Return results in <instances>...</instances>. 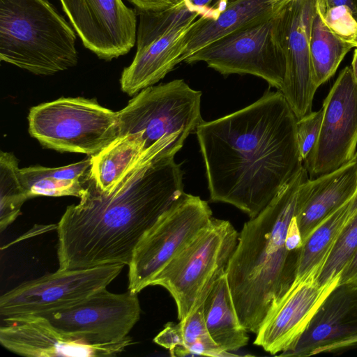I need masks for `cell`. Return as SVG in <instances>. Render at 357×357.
<instances>
[{"label":"cell","instance_id":"1","mask_svg":"<svg viewBox=\"0 0 357 357\" xmlns=\"http://www.w3.org/2000/svg\"><path fill=\"white\" fill-rule=\"evenodd\" d=\"M293 110L267 91L256 102L211 121L196 134L211 202L258 215L303 165Z\"/></svg>","mask_w":357,"mask_h":357},{"label":"cell","instance_id":"2","mask_svg":"<svg viewBox=\"0 0 357 357\" xmlns=\"http://www.w3.org/2000/svg\"><path fill=\"white\" fill-rule=\"evenodd\" d=\"M184 193L181 165L160 149L149 151L109 192L91 176L58 222L59 269L128 265L144 233Z\"/></svg>","mask_w":357,"mask_h":357},{"label":"cell","instance_id":"3","mask_svg":"<svg viewBox=\"0 0 357 357\" xmlns=\"http://www.w3.org/2000/svg\"><path fill=\"white\" fill-rule=\"evenodd\" d=\"M303 165L271 202L246 222L226 273L242 326L257 333L295 278L298 252L285 244L289 225L303 202Z\"/></svg>","mask_w":357,"mask_h":357},{"label":"cell","instance_id":"4","mask_svg":"<svg viewBox=\"0 0 357 357\" xmlns=\"http://www.w3.org/2000/svg\"><path fill=\"white\" fill-rule=\"evenodd\" d=\"M76 32L49 0H0V60L38 75L75 66Z\"/></svg>","mask_w":357,"mask_h":357},{"label":"cell","instance_id":"5","mask_svg":"<svg viewBox=\"0 0 357 357\" xmlns=\"http://www.w3.org/2000/svg\"><path fill=\"white\" fill-rule=\"evenodd\" d=\"M201 97L183 79L145 88L117 112L119 136L135 135L146 151L161 148L175 155L204 121Z\"/></svg>","mask_w":357,"mask_h":357},{"label":"cell","instance_id":"6","mask_svg":"<svg viewBox=\"0 0 357 357\" xmlns=\"http://www.w3.org/2000/svg\"><path fill=\"white\" fill-rule=\"evenodd\" d=\"M238 236L229 221L212 218L153 280L151 286H162L173 297L179 321L204 303L226 273Z\"/></svg>","mask_w":357,"mask_h":357},{"label":"cell","instance_id":"7","mask_svg":"<svg viewBox=\"0 0 357 357\" xmlns=\"http://www.w3.org/2000/svg\"><path fill=\"white\" fill-rule=\"evenodd\" d=\"M29 131L42 145L93 155L119 136L117 112L94 99L60 98L31 108Z\"/></svg>","mask_w":357,"mask_h":357},{"label":"cell","instance_id":"8","mask_svg":"<svg viewBox=\"0 0 357 357\" xmlns=\"http://www.w3.org/2000/svg\"><path fill=\"white\" fill-rule=\"evenodd\" d=\"M284 4L268 19L206 45L184 62L204 61L225 75H252L280 90L286 73L280 34V12Z\"/></svg>","mask_w":357,"mask_h":357},{"label":"cell","instance_id":"9","mask_svg":"<svg viewBox=\"0 0 357 357\" xmlns=\"http://www.w3.org/2000/svg\"><path fill=\"white\" fill-rule=\"evenodd\" d=\"M212 211L198 196L184 193L144 233L128 264V291L138 294L208 224Z\"/></svg>","mask_w":357,"mask_h":357},{"label":"cell","instance_id":"10","mask_svg":"<svg viewBox=\"0 0 357 357\" xmlns=\"http://www.w3.org/2000/svg\"><path fill=\"white\" fill-rule=\"evenodd\" d=\"M125 266L112 264L87 268L58 269L26 281L1 296V317L41 315L68 307L105 289Z\"/></svg>","mask_w":357,"mask_h":357},{"label":"cell","instance_id":"11","mask_svg":"<svg viewBox=\"0 0 357 357\" xmlns=\"http://www.w3.org/2000/svg\"><path fill=\"white\" fill-rule=\"evenodd\" d=\"M137 294L100 290L68 307L43 314L59 331L90 344L118 342L140 317Z\"/></svg>","mask_w":357,"mask_h":357},{"label":"cell","instance_id":"12","mask_svg":"<svg viewBox=\"0 0 357 357\" xmlns=\"http://www.w3.org/2000/svg\"><path fill=\"white\" fill-rule=\"evenodd\" d=\"M319 135L303 166L313 178L353 159L357 146V81L352 68L340 73L322 105Z\"/></svg>","mask_w":357,"mask_h":357},{"label":"cell","instance_id":"13","mask_svg":"<svg viewBox=\"0 0 357 357\" xmlns=\"http://www.w3.org/2000/svg\"><path fill=\"white\" fill-rule=\"evenodd\" d=\"M325 263L294 278L290 287L256 333L255 344L271 354L284 352L297 342L316 312L340 284L341 273L324 283L319 280Z\"/></svg>","mask_w":357,"mask_h":357},{"label":"cell","instance_id":"14","mask_svg":"<svg viewBox=\"0 0 357 357\" xmlns=\"http://www.w3.org/2000/svg\"><path fill=\"white\" fill-rule=\"evenodd\" d=\"M84 46L111 61L136 43L137 13L123 0H59Z\"/></svg>","mask_w":357,"mask_h":357},{"label":"cell","instance_id":"15","mask_svg":"<svg viewBox=\"0 0 357 357\" xmlns=\"http://www.w3.org/2000/svg\"><path fill=\"white\" fill-rule=\"evenodd\" d=\"M317 0H292L280 12L281 41L286 60L282 88L297 119L312 112L315 86L310 56L309 40Z\"/></svg>","mask_w":357,"mask_h":357},{"label":"cell","instance_id":"16","mask_svg":"<svg viewBox=\"0 0 357 357\" xmlns=\"http://www.w3.org/2000/svg\"><path fill=\"white\" fill-rule=\"evenodd\" d=\"M0 343L11 352L29 357L116 356L133 344L128 336L109 344H90L55 328L44 317L25 315L3 319Z\"/></svg>","mask_w":357,"mask_h":357},{"label":"cell","instance_id":"17","mask_svg":"<svg viewBox=\"0 0 357 357\" xmlns=\"http://www.w3.org/2000/svg\"><path fill=\"white\" fill-rule=\"evenodd\" d=\"M357 335V287L339 284L327 296L309 326L280 356H309L327 345Z\"/></svg>","mask_w":357,"mask_h":357},{"label":"cell","instance_id":"18","mask_svg":"<svg viewBox=\"0 0 357 357\" xmlns=\"http://www.w3.org/2000/svg\"><path fill=\"white\" fill-rule=\"evenodd\" d=\"M286 2L233 0L222 9H210L193 22L186 35L181 62L202 48L240 29L273 16Z\"/></svg>","mask_w":357,"mask_h":357},{"label":"cell","instance_id":"19","mask_svg":"<svg viewBox=\"0 0 357 357\" xmlns=\"http://www.w3.org/2000/svg\"><path fill=\"white\" fill-rule=\"evenodd\" d=\"M305 197L296 220L303 243L331 214L357 192V164L353 158L340 167L304 185Z\"/></svg>","mask_w":357,"mask_h":357},{"label":"cell","instance_id":"20","mask_svg":"<svg viewBox=\"0 0 357 357\" xmlns=\"http://www.w3.org/2000/svg\"><path fill=\"white\" fill-rule=\"evenodd\" d=\"M193 22L148 43L137 45L132 63L121 73V90L131 96L137 94L163 79L181 63L186 35Z\"/></svg>","mask_w":357,"mask_h":357},{"label":"cell","instance_id":"21","mask_svg":"<svg viewBox=\"0 0 357 357\" xmlns=\"http://www.w3.org/2000/svg\"><path fill=\"white\" fill-rule=\"evenodd\" d=\"M203 312L211 337L223 351L228 353L247 345L248 331L238 319L226 273L211 286Z\"/></svg>","mask_w":357,"mask_h":357},{"label":"cell","instance_id":"22","mask_svg":"<svg viewBox=\"0 0 357 357\" xmlns=\"http://www.w3.org/2000/svg\"><path fill=\"white\" fill-rule=\"evenodd\" d=\"M91 156L60 167L33 166L20 169L29 198L75 196L80 198L91 176Z\"/></svg>","mask_w":357,"mask_h":357},{"label":"cell","instance_id":"23","mask_svg":"<svg viewBox=\"0 0 357 357\" xmlns=\"http://www.w3.org/2000/svg\"><path fill=\"white\" fill-rule=\"evenodd\" d=\"M149 151H145L144 143L138 136L132 134L119 136L100 152L91 155V178L100 190L109 192Z\"/></svg>","mask_w":357,"mask_h":357},{"label":"cell","instance_id":"24","mask_svg":"<svg viewBox=\"0 0 357 357\" xmlns=\"http://www.w3.org/2000/svg\"><path fill=\"white\" fill-rule=\"evenodd\" d=\"M355 196L331 214L304 241L298 251L295 278L317 264H326L342 230L357 211Z\"/></svg>","mask_w":357,"mask_h":357},{"label":"cell","instance_id":"25","mask_svg":"<svg viewBox=\"0 0 357 357\" xmlns=\"http://www.w3.org/2000/svg\"><path fill=\"white\" fill-rule=\"evenodd\" d=\"M313 82L318 89L335 73L353 46L326 23L316 5L309 40Z\"/></svg>","mask_w":357,"mask_h":357},{"label":"cell","instance_id":"26","mask_svg":"<svg viewBox=\"0 0 357 357\" xmlns=\"http://www.w3.org/2000/svg\"><path fill=\"white\" fill-rule=\"evenodd\" d=\"M190 6L185 0L171 7L152 11H138L136 45L148 43L173 31L190 25L206 13Z\"/></svg>","mask_w":357,"mask_h":357},{"label":"cell","instance_id":"27","mask_svg":"<svg viewBox=\"0 0 357 357\" xmlns=\"http://www.w3.org/2000/svg\"><path fill=\"white\" fill-rule=\"evenodd\" d=\"M18 160L13 153H0V231L2 232L21 213L29 199L22 181Z\"/></svg>","mask_w":357,"mask_h":357},{"label":"cell","instance_id":"28","mask_svg":"<svg viewBox=\"0 0 357 357\" xmlns=\"http://www.w3.org/2000/svg\"><path fill=\"white\" fill-rule=\"evenodd\" d=\"M203 304L197 307L184 319L179 321L182 326L186 356H227V352L223 351L213 340L207 329Z\"/></svg>","mask_w":357,"mask_h":357},{"label":"cell","instance_id":"29","mask_svg":"<svg viewBox=\"0 0 357 357\" xmlns=\"http://www.w3.org/2000/svg\"><path fill=\"white\" fill-rule=\"evenodd\" d=\"M357 250V211L348 222L321 273L319 280L324 283L342 273Z\"/></svg>","mask_w":357,"mask_h":357},{"label":"cell","instance_id":"30","mask_svg":"<svg viewBox=\"0 0 357 357\" xmlns=\"http://www.w3.org/2000/svg\"><path fill=\"white\" fill-rule=\"evenodd\" d=\"M323 119L322 107L317 112H312L296 122V137L301 158L306 159L319 135Z\"/></svg>","mask_w":357,"mask_h":357},{"label":"cell","instance_id":"31","mask_svg":"<svg viewBox=\"0 0 357 357\" xmlns=\"http://www.w3.org/2000/svg\"><path fill=\"white\" fill-rule=\"evenodd\" d=\"M317 9L328 26L347 42L351 40L357 33V20L347 7L334 6Z\"/></svg>","mask_w":357,"mask_h":357},{"label":"cell","instance_id":"32","mask_svg":"<svg viewBox=\"0 0 357 357\" xmlns=\"http://www.w3.org/2000/svg\"><path fill=\"white\" fill-rule=\"evenodd\" d=\"M153 342L169 349L171 356H186L184 347L181 324L167 323L164 328L155 337Z\"/></svg>","mask_w":357,"mask_h":357},{"label":"cell","instance_id":"33","mask_svg":"<svg viewBox=\"0 0 357 357\" xmlns=\"http://www.w3.org/2000/svg\"><path fill=\"white\" fill-rule=\"evenodd\" d=\"M137 11L160 10L176 5L181 0H128Z\"/></svg>","mask_w":357,"mask_h":357},{"label":"cell","instance_id":"34","mask_svg":"<svg viewBox=\"0 0 357 357\" xmlns=\"http://www.w3.org/2000/svg\"><path fill=\"white\" fill-rule=\"evenodd\" d=\"M285 244L289 251L294 252H298L303 245V239L296 216L291 220L289 225Z\"/></svg>","mask_w":357,"mask_h":357},{"label":"cell","instance_id":"35","mask_svg":"<svg viewBox=\"0 0 357 357\" xmlns=\"http://www.w3.org/2000/svg\"><path fill=\"white\" fill-rule=\"evenodd\" d=\"M340 284L357 287V250L348 265L342 271Z\"/></svg>","mask_w":357,"mask_h":357},{"label":"cell","instance_id":"36","mask_svg":"<svg viewBox=\"0 0 357 357\" xmlns=\"http://www.w3.org/2000/svg\"><path fill=\"white\" fill-rule=\"evenodd\" d=\"M334 6L347 7L357 20V0H317V6L321 10Z\"/></svg>","mask_w":357,"mask_h":357},{"label":"cell","instance_id":"37","mask_svg":"<svg viewBox=\"0 0 357 357\" xmlns=\"http://www.w3.org/2000/svg\"><path fill=\"white\" fill-rule=\"evenodd\" d=\"M351 67L352 68L354 76L357 81V49L354 50Z\"/></svg>","mask_w":357,"mask_h":357},{"label":"cell","instance_id":"38","mask_svg":"<svg viewBox=\"0 0 357 357\" xmlns=\"http://www.w3.org/2000/svg\"><path fill=\"white\" fill-rule=\"evenodd\" d=\"M348 43H350L353 46V47H357V33L354 36V38L351 40H349Z\"/></svg>","mask_w":357,"mask_h":357},{"label":"cell","instance_id":"39","mask_svg":"<svg viewBox=\"0 0 357 357\" xmlns=\"http://www.w3.org/2000/svg\"><path fill=\"white\" fill-rule=\"evenodd\" d=\"M268 1L273 3H282V2H289L292 0H268Z\"/></svg>","mask_w":357,"mask_h":357},{"label":"cell","instance_id":"40","mask_svg":"<svg viewBox=\"0 0 357 357\" xmlns=\"http://www.w3.org/2000/svg\"><path fill=\"white\" fill-rule=\"evenodd\" d=\"M353 158L355 160V161L356 162V164H357V152L355 153V155H354ZM356 197V200L357 202V192L356 194V197Z\"/></svg>","mask_w":357,"mask_h":357}]
</instances>
